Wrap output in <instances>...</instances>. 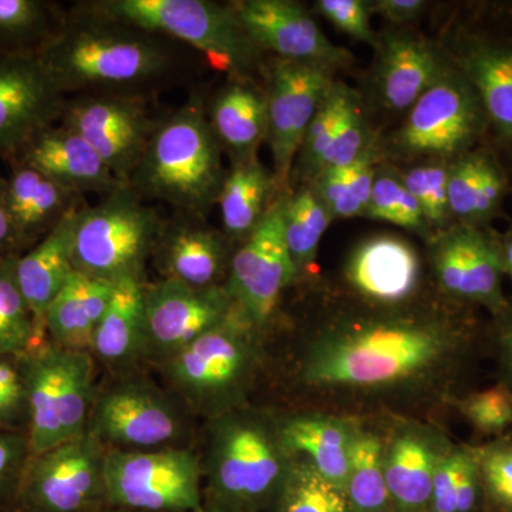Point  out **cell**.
I'll return each mask as SVG.
<instances>
[{"label": "cell", "instance_id": "obj_28", "mask_svg": "<svg viewBox=\"0 0 512 512\" xmlns=\"http://www.w3.org/2000/svg\"><path fill=\"white\" fill-rule=\"evenodd\" d=\"M508 191V175L493 148L476 147L450 161L448 204L454 224L491 227L503 217Z\"/></svg>", "mask_w": 512, "mask_h": 512}, {"label": "cell", "instance_id": "obj_41", "mask_svg": "<svg viewBox=\"0 0 512 512\" xmlns=\"http://www.w3.org/2000/svg\"><path fill=\"white\" fill-rule=\"evenodd\" d=\"M16 259L0 261V355L22 356L46 340L16 282Z\"/></svg>", "mask_w": 512, "mask_h": 512}, {"label": "cell", "instance_id": "obj_42", "mask_svg": "<svg viewBox=\"0 0 512 512\" xmlns=\"http://www.w3.org/2000/svg\"><path fill=\"white\" fill-rule=\"evenodd\" d=\"M473 433L471 444H484L500 439L512 431V394L504 384L495 382L484 389H473L451 402Z\"/></svg>", "mask_w": 512, "mask_h": 512}, {"label": "cell", "instance_id": "obj_50", "mask_svg": "<svg viewBox=\"0 0 512 512\" xmlns=\"http://www.w3.org/2000/svg\"><path fill=\"white\" fill-rule=\"evenodd\" d=\"M488 316V315H487ZM487 355L494 365L495 382L512 394V299L495 315L488 316Z\"/></svg>", "mask_w": 512, "mask_h": 512}, {"label": "cell", "instance_id": "obj_4", "mask_svg": "<svg viewBox=\"0 0 512 512\" xmlns=\"http://www.w3.org/2000/svg\"><path fill=\"white\" fill-rule=\"evenodd\" d=\"M266 363L268 333L237 305L220 326L160 366L170 392L207 421L254 402Z\"/></svg>", "mask_w": 512, "mask_h": 512}, {"label": "cell", "instance_id": "obj_35", "mask_svg": "<svg viewBox=\"0 0 512 512\" xmlns=\"http://www.w3.org/2000/svg\"><path fill=\"white\" fill-rule=\"evenodd\" d=\"M345 494L353 512H393L384 477L380 424L360 426L350 457Z\"/></svg>", "mask_w": 512, "mask_h": 512}, {"label": "cell", "instance_id": "obj_19", "mask_svg": "<svg viewBox=\"0 0 512 512\" xmlns=\"http://www.w3.org/2000/svg\"><path fill=\"white\" fill-rule=\"evenodd\" d=\"M229 5L262 52H274L278 59L315 64L333 72L353 62L352 53L333 45L301 3L241 0Z\"/></svg>", "mask_w": 512, "mask_h": 512}, {"label": "cell", "instance_id": "obj_48", "mask_svg": "<svg viewBox=\"0 0 512 512\" xmlns=\"http://www.w3.org/2000/svg\"><path fill=\"white\" fill-rule=\"evenodd\" d=\"M33 453L26 431L0 430V512H15Z\"/></svg>", "mask_w": 512, "mask_h": 512}, {"label": "cell", "instance_id": "obj_30", "mask_svg": "<svg viewBox=\"0 0 512 512\" xmlns=\"http://www.w3.org/2000/svg\"><path fill=\"white\" fill-rule=\"evenodd\" d=\"M84 207L70 212L47 237L15 262L16 282L43 336L47 308L74 272V231Z\"/></svg>", "mask_w": 512, "mask_h": 512}, {"label": "cell", "instance_id": "obj_22", "mask_svg": "<svg viewBox=\"0 0 512 512\" xmlns=\"http://www.w3.org/2000/svg\"><path fill=\"white\" fill-rule=\"evenodd\" d=\"M453 57L426 37L410 30L379 36L372 72L375 100L384 110L409 111L450 69Z\"/></svg>", "mask_w": 512, "mask_h": 512}, {"label": "cell", "instance_id": "obj_18", "mask_svg": "<svg viewBox=\"0 0 512 512\" xmlns=\"http://www.w3.org/2000/svg\"><path fill=\"white\" fill-rule=\"evenodd\" d=\"M379 424L384 477L393 512H427L437 468L454 443L446 424L419 419Z\"/></svg>", "mask_w": 512, "mask_h": 512}, {"label": "cell", "instance_id": "obj_8", "mask_svg": "<svg viewBox=\"0 0 512 512\" xmlns=\"http://www.w3.org/2000/svg\"><path fill=\"white\" fill-rule=\"evenodd\" d=\"M28 386L33 456L87 433L97 386L94 357L46 339L22 355Z\"/></svg>", "mask_w": 512, "mask_h": 512}, {"label": "cell", "instance_id": "obj_52", "mask_svg": "<svg viewBox=\"0 0 512 512\" xmlns=\"http://www.w3.org/2000/svg\"><path fill=\"white\" fill-rule=\"evenodd\" d=\"M23 255L6 204L5 175H0V261Z\"/></svg>", "mask_w": 512, "mask_h": 512}, {"label": "cell", "instance_id": "obj_44", "mask_svg": "<svg viewBox=\"0 0 512 512\" xmlns=\"http://www.w3.org/2000/svg\"><path fill=\"white\" fill-rule=\"evenodd\" d=\"M448 168L450 161L431 158L400 173L407 190L420 205L434 237L454 225L448 204Z\"/></svg>", "mask_w": 512, "mask_h": 512}, {"label": "cell", "instance_id": "obj_20", "mask_svg": "<svg viewBox=\"0 0 512 512\" xmlns=\"http://www.w3.org/2000/svg\"><path fill=\"white\" fill-rule=\"evenodd\" d=\"M66 100L39 55L0 56V160L59 123Z\"/></svg>", "mask_w": 512, "mask_h": 512}, {"label": "cell", "instance_id": "obj_9", "mask_svg": "<svg viewBox=\"0 0 512 512\" xmlns=\"http://www.w3.org/2000/svg\"><path fill=\"white\" fill-rule=\"evenodd\" d=\"M488 131L490 121L480 94L453 60L380 148L383 157L451 161L478 147Z\"/></svg>", "mask_w": 512, "mask_h": 512}, {"label": "cell", "instance_id": "obj_51", "mask_svg": "<svg viewBox=\"0 0 512 512\" xmlns=\"http://www.w3.org/2000/svg\"><path fill=\"white\" fill-rule=\"evenodd\" d=\"M370 3V12L377 13L394 26L416 22L429 3L423 0H376Z\"/></svg>", "mask_w": 512, "mask_h": 512}, {"label": "cell", "instance_id": "obj_39", "mask_svg": "<svg viewBox=\"0 0 512 512\" xmlns=\"http://www.w3.org/2000/svg\"><path fill=\"white\" fill-rule=\"evenodd\" d=\"M382 148L349 167L320 173L309 187L315 191L333 220L365 217Z\"/></svg>", "mask_w": 512, "mask_h": 512}, {"label": "cell", "instance_id": "obj_24", "mask_svg": "<svg viewBox=\"0 0 512 512\" xmlns=\"http://www.w3.org/2000/svg\"><path fill=\"white\" fill-rule=\"evenodd\" d=\"M234 252L224 232L207 227L202 218L178 214L165 222L153 258L163 279L207 289L227 284Z\"/></svg>", "mask_w": 512, "mask_h": 512}, {"label": "cell", "instance_id": "obj_33", "mask_svg": "<svg viewBox=\"0 0 512 512\" xmlns=\"http://www.w3.org/2000/svg\"><path fill=\"white\" fill-rule=\"evenodd\" d=\"M278 195L274 174L258 157L232 163L217 202L225 237L234 245L244 244Z\"/></svg>", "mask_w": 512, "mask_h": 512}, {"label": "cell", "instance_id": "obj_38", "mask_svg": "<svg viewBox=\"0 0 512 512\" xmlns=\"http://www.w3.org/2000/svg\"><path fill=\"white\" fill-rule=\"evenodd\" d=\"M427 512H483L476 444L454 441L437 468Z\"/></svg>", "mask_w": 512, "mask_h": 512}, {"label": "cell", "instance_id": "obj_23", "mask_svg": "<svg viewBox=\"0 0 512 512\" xmlns=\"http://www.w3.org/2000/svg\"><path fill=\"white\" fill-rule=\"evenodd\" d=\"M448 53L480 94L490 130L512 153V32L463 29Z\"/></svg>", "mask_w": 512, "mask_h": 512}, {"label": "cell", "instance_id": "obj_5", "mask_svg": "<svg viewBox=\"0 0 512 512\" xmlns=\"http://www.w3.org/2000/svg\"><path fill=\"white\" fill-rule=\"evenodd\" d=\"M208 111L191 99L164 117L128 185L178 214L204 218L220 197L228 171Z\"/></svg>", "mask_w": 512, "mask_h": 512}, {"label": "cell", "instance_id": "obj_31", "mask_svg": "<svg viewBox=\"0 0 512 512\" xmlns=\"http://www.w3.org/2000/svg\"><path fill=\"white\" fill-rule=\"evenodd\" d=\"M113 289L109 282L74 271L45 313L50 342L64 349L90 352Z\"/></svg>", "mask_w": 512, "mask_h": 512}, {"label": "cell", "instance_id": "obj_37", "mask_svg": "<svg viewBox=\"0 0 512 512\" xmlns=\"http://www.w3.org/2000/svg\"><path fill=\"white\" fill-rule=\"evenodd\" d=\"M360 103L362 96L356 90L346 83L335 80L303 137L302 146L293 165L291 187L295 181L305 187L315 180L323 154L328 150L349 114Z\"/></svg>", "mask_w": 512, "mask_h": 512}, {"label": "cell", "instance_id": "obj_25", "mask_svg": "<svg viewBox=\"0 0 512 512\" xmlns=\"http://www.w3.org/2000/svg\"><path fill=\"white\" fill-rule=\"evenodd\" d=\"M9 160L29 165L82 195L106 197L127 187L80 134L60 123L30 138Z\"/></svg>", "mask_w": 512, "mask_h": 512}, {"label": "cell", "instance_id": "obj_15", "mask_svg": "<svg viewBox=\"0 0 512 512\" xmlns=\"http://www.w3.org/2000/svg\"><path fill=\"white\" fill-rule=\"evenodd\" d=\"M146 94H82L66 100L59 123L94 148L128 185L161 120Z\"/></svg>", "mask_w": 512, "mask_h": 512}, {"label": "cell", "instance_id": "obj_7", "mask_svg": "<svg viewBox=\"0 0 512 512\" xmlns=\"http://www.w3.org/2000/svg\"><path fill=\"white\" fill-rule=\"evenodd\" d=\"M165 222L130 185L86 205L74 231V271L117 284L144 281Z\"/></svg>", "mask_w": 512, "mask_h": 512}, {"label": "cell", "instance_id": "obj_6", "mask_svg": "<svg viewBox=\"0 0 512 512\" xmlns=\"http://www.w3.org/2000/svg\"><path fill=\"white\" fill-rule=\"evenodd\" d=\"M111 18L171 37L207 57L231 79L252 80L262 50L252 42L229 5L208 0H99L89 2Z\"/></svg>", "mask_w": 512, "mask_h": 512}, {"label": "cell", "instance_id": "obj_29", "mask_svg": "<svg viewBox=\"0 0 512 512\" xmlns=\"http://www.w3.org/2000/svg\"><path fill=\"white\" fill-rule=\"evenodd\" d=\"M146 282L124 279L114 284L106 312L94 333L90 353L116 376L133 373L146 360Z\"/></svg>", "mask_w": 512, "mask_h": 512}, {"label": "cell", "instance_id": "obj_45", "mask_svg": "<svg viewBox=\"0 0 512 512\" xmlns=\"http://www.w3.org/2000/svg\"><path fill=\"white\" fill-rule=\"evenodd\" d=\"M476 448L483 512H512V431Z\"/></svg>", "mask_w": 512, "mask_h": 512}, {"label": "cell", "instance_id": "obj_21", "mask_svg": "<svg viewBox=\"0 0 512 512\" xmlns=\"http://www.w3.org/2000/svg\"><path fill=\"white\" fill-rule=\"evenodd\" d=\"M412 242L397 235H373L350 251L338 284L376 305H399L419 296L431 278Z\"/></svg>", "mask_w": 512, "mask_h": 512}, {"label": "cell", "instance_id": "obj_17", "mask_svg": "<svg viewBox=\"0 0 512 512\" xmlns=\"http://www.w3.org/2000/svg\"><path fill=\"white\" fill-rule=\"evenodd\" d=\"M146 360L164 363L229 318L237 303L225 286L192 288L161 279L146 285Z\"/></svg>", "mask_w": 512, "mask_h": 512}, {"label": "cell", "instance_id": "obj_27", "mask_svg": "<svg viewBox=\"0 0 512 512\" xmlns=\"http://www.w3.org/2000/svg\"><path fill=\"white\" fill-rule=\"evenodd\" d=\"M275 412L282 439L293 456L305 458L320 476L345 491L350 457L363 421L316 410Z\"/></svg>", "mask_w": 512, "mask_h": 512}, {"label": "cell", "instance_id": "obj_49", "mask_svg": "<svg viewBox=\"0 0 512 512\" xmlns=\"http://www.w3.org/2000/svg\"><path fill=\"white\" fill-rule=\"evenodd\" d=\"M315 10L328 19L336 29L357 42L377 47L379 35L370 26V3L363 0H318Z\"/></svg>", "mask_w": 512, "mask_h": 512}, {"label": "cell", "instance_id": "obj_55", "mask_svg": "<svg viewBox=\"0 0 512 512\" xmlns=\"http://www.w3.org/2000/svg\"><path fill=\"white\" fill-rule=\"evenodd\" d=\"M94 512H136V511L121 510V508H114V507H109V505H106V507L100 508V510H97Z\"/></svg>", "mask_w": 512, "mask_h": 512}, {"label": "cell", "instance_id": "obj_36", "mask_svg": "<svg viewBox=\"0 0 512 512\" xmlns=\"http://www.w3.org/2000/svg\"><path fill=\"white\" fill-rule=\"evenodd\" d=\"M333 221L332 215L309 185L286 195L285 239L298 278L296 285L312 278L311 269L318 255L320 241Z\"/></svg>", "mask_w": 512, "mask_h": 512}, {"label": "cell", "instance_id": "obj_13", "mask_svg": "<svg viewBox=\"0 0 512 512\" xmlns=\"http://www.w3.org/2000/svg\"><path fill=\"white\" fill-rule=\"evenodd\" d=\"M107 448L84 433L30 460L15 512H94L106 507Z\"/></svg>", "mask_w": 512, "mask_h": 512}, {"label": "cell", "instance_id": "obj_2", "mask_svg": "<svg viewBox=\"0 0 512 512\" xmlns=\"http://www.w3.org/2000/svg\"><path fill=\"white\" fill-rule=\"evenodd\" d=\"M190 47L100 12L89 2L66 12L40 60L66 99L146 94L187 73Z\"/></svg>", "mask_w": 512, "mask_h": 512}, {"label": "cell", "instance_id": "obj_46", "mask_svg": "<svg viewBox=\"0 0 512 512\" xmlns=\"http://www.w3.org/2000/svg\"><path fill=\"white\" fill-rule=\"evenodd\" d=\"M379 150V138L370 126L369 120L366 119L363 103H360L349 114L328 150L323 154L316 177L323 171L349 167Z\"/></svg>", "mask_w": 512, "mask_h": 512}, {"label": "cell", "instance_id": "obj_34", "mask_svg": "<svg viewBox=\"0 0 512 512\" xmlns=\"http://www.w3.org/2000/svg\"><path fill=\"white\" fill-rule=\"evenodd\" d=\"M64 15L45 0H0V56L39 55L59 32Z\"/></svg>", "mask_w": 512, "mask_h": 512}, {"label": "cell", "instance_id": "obj_11", "mask_svg": "<svg viewBox=\"0 0 512 512\" xmlns=\"http://www.w3.org/2000/svg\"><path fill=\"white\" fill-rule=\"evenodd\" d=\"M106 501L136 512H194L204 504L200 454L188 447L107 450Z\"/></svg>", "mask_w": 512, "mask_h": 512}, {"label": "cell", "instance_id": "obj_10", "mask_svg": "<svg viewBox=\"0 0 512 512\" xmlns=\"http://www.w3.org/2000/svg\"><path fill=\"white\" fill-rule=\"evenodd\" d=\"M190 413L173 393L127 373L97 387L87 433L107 450L185 447Z\"/></svg>", "mask_w": 512, "mask_h": 512}, {"label": "cell", "instance_id": "obj_14", "mask_svg": "<svg viewBox=\"0 0 512 512\" xmlns=\"http://www.w3.org/2000/svg\"><path fill=\"white\" fill-rule=\"evenodd\" d=\"M286 195L275 198L254 234L235 249L225 284L241 311L268 335L278 322L285 292L298 281L285 239Z\"/></svg>", "mask_w": 512, "mask_h": 512}, {"label": "cell", "instance_id": "obj_53", "mask_svg": "<svg viewBox=\"0 0 512 512\" xmlns=\"http://www.w3.org/2000/svg\"><path fill=\"white\" fill-rule=\"evenodd\" d=\"M501 254H503L504 275L512 281V224L501 234Z\"/></svg>", "mask_w": 512, "mask_h": 512}, {"label": "cell", "instance_id": "obj_54", "mask_svg": "<svg viewBox=\"0 0 512 512\" xmlns=\"http://www.w3.org/2000/svg\"><path fill=\"white\" fill-rule=\"evenodd\" d=\"M194 512H237V511H229L224 510V508L214 507V505L202 504L200 510Z\"/></svg>", "mask_w": 512, "mask_h": 512}, {"label": "cell", "instance_id": "obj_32", "mask_svg": "<svg viewBox=\"0 0 512 512\" xmlns=\"http://www.w3.org/2000/svg\"><path fill=\"white\" fill-rule=\"evenodd\" d=\"M208 117L232 163L258 157L268 134V101L252 80L232 79L222 87Z\"/></svg>", "mask_w": 512, "mask_h": 512}, {"label": "cell", "instance_id": "obj_1", "mask_svg": "<svg viewBox=\"0 0 512 512\" xmlns=\"http://www.w3.org/2000/svg\"><path fill=\"white\" fill-rule=\"evenodd\" d=\"M301 308L268 340L262 386L275 410H316L363 421L446 424L451 402L476 389L487 355L488 316L440 293L376 305L312 276L296 285Z\"/></svg>", "mask_w": 512, "mask_h": 512}, {"label": "cell", "instance_id": "obj_16", "mask_svg": "<svg viewBox=\"0 0 512 512\" xmlns=\"http://www.w3.org/2000/svg\"><path fill=\"white\" fill-rule=\"evenodd\" d=\"M335 83L333 70L276 57L269 70L268 141L276 191L291 192L293 165L309 124Z\"/></svg>", "mask_w": 512, "mask_h": 512}, {"label": "cell", "instance_id": "obj_43", "mask_svg": "<svg viewBox=\"0 0 512 512\" xmlns=\"http://www.w3.org/2000/svg\"><path fill=\"white\" fill-rule=\"evenodd\" d=\"M274 512H353L345 491L330 483L305 458L295 457Z\"/></svg>", "mask_w": 512, "mask_h": 512}, {"label": "cell", "instance_id": "obj_26", "mask_svg": "<svg viewBox=\"0 0 512 512\" xmlns=\"http://www.w3.org/2000/svg\"><path fill=\"white\" fill-rule=\"evenodd\" d=\"M6 204L23 254L39 244L70 214L86 205L84 195L70 190L29 165L8 160Z\"/></svg>", "mask_w": 512, "mask_h": 512}, {"label": "cell", "instance_id": "obj_47", "mask_svg": "<svg viewBox=\"0 0 512 512\" xmlns=\"http://www.w3.org/2000/svg\"><path fill=\"white\" fill-rule=\"evenodd\" d=\"M30 421L22 356L0 355V430L26 431Z\"/></svg>", "mask_w": 512, "mask_h": 512}, {"label": "cell", "instance_id": "obj_12", "mask_svg": "<svg viewBox=\"0 0 512 512\" xmlns=\"http://www.w3.org/2000/svg\"><path fill=\"white\" fill-rule=\"evenodd\" d=\"M426 245L431 281L447 299L488 316L507 306L501 234L493 227L454 224Z\"/></svg>", "mask_w": 512, "mask_h": 512}, {"label": "cell", "instance_id": "obj_40", "mask_svg": "<svg viewBox=\"0 0 512 512\" xmlns=\"http://www.w3.org/2000/svg\"><path fill=\"white\" fill-rule=\"evenodd\" d=\"M365 217L370 220L389 222L413 232L426 244L434 238L420 205L404 185L402 174L384 161L377 165Z\"/></svg>", "mask_w": 512, "mask_h": 512}, {"label": "cell", "instance_id": "obj_3", "mask_svg": "<svg viewBox=\"0 0 512 512\" xmlns=\"http://www.w3.org/2000/svg\"><path fill=\"white\" fill-rule=\"evenodd\" d=\"M200 460L204 504L237 512H274L295 464L275 410L256 402L205 421Z\"/></svg>", "mask_w": 512, "mask_h": 512}]
</instances>
